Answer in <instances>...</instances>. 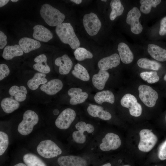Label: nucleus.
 Instances as JSON below:
<instances>
[{"label": "nucleus", "instance_id": "52", "mask_svg": "<svg viewBox=\"0 0 166 166\" xmlns=\"http://www.w3.org/2000/svg\"><path fill=\"white\" fill-rule=\"evenodd\" d=\"M165 119H166V117H165Z\"/></svg>", "mask_w": 166, "mask_h": 166}, {"label": "nucleus", "instance_id": "13", "mask_svg": "<svg viewBox=\"0 0 166 166\" xmlns=\"http://www.w3.org/2000/svg\"><path fill=\"white\" fill-rule=\"evenodd\" d=\"M120 63L119 55L115 53L101 59L98 61L97 65L100 69L106 71L117 66Z\"/></svg>", "mask_w": 166, "mask_h": 166}, {"label": "nucleus", "instance_id": "46", "mask_svg": "<svg viewBox=\"0 0 166 166\" xmlns=\"http://www.w3.org/2000/svg\"><path fill=\"white\" fill-rule=\"evenodd\" d=\"M14 166H27L25 164L20 163L17 164H15V165H14Z\"/></svg>", "mask_w": 166, "mask_h": 166}, {"label": "nucleus", "instance_id": "3", "mask_svg": "<svg viewBox=\"0 0 166 166\" xmlns=\"http://www.w3.org/2000/svg\"><path fill=\"white\" fill-rule=\"evenodd\" d=\"M38 121L39 117L36 113L32 110H27L24 113L22 120L18 126V131L22 135H28Z\"/></svg>", "mask_w": 166, "mask_h": 166}, {"label": "nucleus", "instance_id": "32", "mask_svg": "<svg viewBox=\"0 0 166 166\" xmlns=\"http://www.w3.org/2000/svg\"><path fill=\"white\" fill-rule=\"evenodd\" d=\"M161 2L160 0H140V10L144 14H148L150 12L152 7H156Z\"/></svg>", "mask_w": 166, "mask_h": 166}, {"label": "nucleus", "instance_id": "5", "mask_svg": "<svg viewBox=\"0 0 166 166\" xmlns=\"http://www.w3.org/2000/svg\"><path fill=\"white\" fill-rule=\"evenodd\" d=\"M140 140L138 147L141 151L148 152L151 150L157 142V136L151 130L143 129L139 132Z\"/></svg>", "mask_w": 166, "mask_h": 166}, {"label": "nucleus", "instance_id": "44", "mask_svg": "<svg viewBox=\"0 0 166 166\" xmlns=\"http://www.w3.org/2000/svg\"><path fill=\"white\" fill-rule=\"evenodd\" d=\"M9 1V0H0V7H1L6 5Z\"/></svg>", "mask_w": 166, "mask_h": 166}, {"label": "nucleus", "instance_id": "18", "mask_svg": "<svg viewBox=\"0 0 166 166\" xmlns=\"http://www.w3.org/2000/svg\"><path fill=\"white\" fill-rule=\"evenodd\" d=\"M117 50L121 61L124 63L128 64L132 62L134 58L133 53L128 46L125 43H119Z\"/></svg>", "mask_w": 166, "mask_h": 166}, {"label": "nucleus", "instance_id": "49", "mask_svg": "<svg viewBox=\"0 0 166 166\" xmlns=\"http://www.w3.org/2000/svg\"><path fill=\"white\" fill-rule=\"evenodd\" d=\"M11 2H16L18 1V0H11Z\"/></svg>", "mask_w": 166, "mask_h": 166}, {"label": "nucleus", "instance_id": "31", "mask_svg": "<svg viewBox=\"0 0 166 166\" xmlns=\"http://www.w3.org/2000/svg\"><path fill=\"white\" fill-rule=\"evenodd\" d=\"M72 74L75 77L82 81H88L90 76L86 69L79 63L75 65L74 69L72 71Z\"/></svg>", "mask_w": 166, "mask_h": 166}, {"label": "nucleus", "instance_id": "2", "mask_svg": "<svg viewBox=\"0 0 166 166\" xmlns=\"http://www.w3.org/2000/svg\"><path fill=\"white\" fill-rule=\"evenodd\" d=\"M40 14L46 23L51 26H57L62 23L65 18L59 10L47 3L42 6Z\"/></svg>", "mask_w": 166, "mask_h": 166}, {"label": "nucleus", "instance_id": "6", "mask_svg": "<svg viewBox=\"0 0 166 166\" xmlns=\"http://www.w3.org/2000/svg\"><path fill=\"white\" fill-rule=\"evenodd\" d=\"M139 97L143 103L149 107H152L156 105L158 95L157 92L150 86L144 85L138 87Z\"/></svg>", "mask_w": 166, "mask_h": 166}, {"label": "nucleus", "instance_id": "8", "mask_svg": "<svg viewBox=\"0 0 166 166\" xmlns=\"http://www.w3.org/2000/svg\"><path fill=\"white\" fill-rule=\"evenodd\" d=\"M121 104L122 106L129 109L131 115L138 117L141 115L142 106L134 95L130 93L125 94L121 99Z\"/></svg>", "mask_w": 166, "mask_h": 166}, {"label": "nucleus", "instance_id": "15", "mask_svg": "<svg viewBox=\"0 0 166 166\" xmlns=\"http://www.w3.org/2000/svg\"><path fill=\"white\" fill-rule=\"evenodd\" d=\"M68 94L70 97L69 103L73 105L84 102L88 97V94L82 92V90L79 88H71L68 90Z\"/></svg>", "mask_w": 166, "mask_h": 166}, {"label": "nucleus", "instance_id": "11", "mask_svg": "<svg viewBox=\"0 0 166 166\" xmlns=\"http://www.w3.org/2000/svg\"><path fill=\"white\" fill-rule=\"evenodd\" d=\"M102 141L99 148L103 151L117 149L120 146L121 143L119 136L112 132L107 133L102 139Z\"/></svg>", "mask_w": 166, "mask_h": 166}, {"label": "nucleus", "instance_id": "16", "mask_svg": "<svg viewBox=\"0 0 166 166\" xmlns=\"http://www.w3.org/2000/svg\"><path fill=\"white\" fill-rule=\"evenodd\" d=\"M33 38L35 39L44 42H47L53 37L52 32L44 26L40 25H35L33 27Z\"/></svg>", "mask_w": 166, "mask_h": 166}, {"label": "nucleus", "instance_id": "38", "mask_svg": "<svg viewBox=\"0 0 166 166\" xmlns=\"http://www.w3.org/2000/svg\"><path fill=\"white\" fill-rule=\"evenodd\" d=\"M104 109L103 108L99 105L89 104L87 109L89 114L94 117H97V113L100 110Z\"/></svg>", "mask_w": 166, "mask_h": 166}, {"label": "nucleus", "instance_id": "30", "mask_svg": "<svg viewBox=\"0 0 166 166\" xmlns=\"http://www.w3.org/2000/svg\"><path fill=\"white\" fill-rule=\"evenodd\" d=\"M23 160L27 166H46L39 157L31 153H27L23 157Z\"/></svg>", "mask_w": 166, "mask_h": 166}, {"label": "nucleus", "instance_id": "51", "mask_svg": "<svg viewBox=\"0 0 166 166\" xmlns=\"http://www.w3.org/2000/svg\"><path fill=\"white\" fill-rule=\"evenodd\" d=\"M102 1H103V2H106V1H107V0H101Z\"/></svg>", "mask_w": 166, "mask_h": 166}, {"label": "nucleus", "instance_id": "25", "mask_svg": "<svg viewBox=\"0 0 166 166\" xmlns=\"http://www.w3.org/2000/svg\"><path fill=\"white\" fill-rule=\"evenodd\" d=\"M27 93V89L24 86L14 85L11 87L9 90V94L14 97L15 99L18 102H22L25 100Z\"/></svg>", "mask_w": 166, "mask_h": 166}, {"label": "nucleus", "instance_id": "17", "mask_svg": "<svg viewBox=\"0 0 166 166\" xmlns=\"http://www.w3.org/2000/svg\"><path fill=\"white\" fill-rule=\"evenodd\" d=\"M55 64L59 67V72L61 75L68 74L73 65L72 60L67 54L57 58L55 61Z\"/></svg>", "mask_w": 166, "mask_h": 166}, {"label": "nucleus", "instance_id": "9", "mask_svg": "<svg viewBox=\"0 0 166 166\" xmlns=\"http://www.w3.org/2000/svg\"><path fill=\"white\" fill-rule=\"evenodd\" d=\"M76 114L73 109L68 108L63 110L56 119L55 124L56 127L61 130L68 128L75 120Z\"/></svg>", "mask_w": 166, "mask_h": 166}, {"label": "nucleus", "instance_id": "22", "mask_svg": "<svg viewBox=\"0 0 166 166\" xmlns=\"http://www.w3.org/2000/svg\"><path fill=\"white\" fill-rule=\"evenodd\" d=\"M34 60L36 62L33 66L35 70L44 74L50 72V69L47 64V58L45 55L40 54L37 56Z\"/></svg>", "mask_w": 166, "mask_h": 166}, {"label": "nucleus", "instance_id": "7", "mask_svg": "<svg viewBox=\"0 0 166 166\" xmlns=\"http://www.w3.org/2000/svg\"><path fill=\"white\" fill-rule=\"evenodd\" d=\"M83 24L87 33L90 36L96 35L100 30L101 24L97 16L91 12L84 15Z\"/></svg>", "mask_w": 166, "mask_h": 166}, {"label": "nucleus", "instance_id": "28", "mask_svg": "<svg viewBox=\"0 0 166 166\" xmlns=\"http://www.w3.org/2000/svg\"><path fill=\"white\" fill-rule=\"evenodd\" d=\"M112 10L109 15V18L113 21L118 16L121 15L123 13L124 7L119 0H112L110 3Z\"/></svg>", "mask_w": 166, "mask_h": 166}, {"label": "nucleus", "instance_id": "40", "mask_svg": "<svg viewBox=\"0 0 166 166\" xmlns=\"http://www.w3.org/2000/svg\"><path fill=\"white\" fill-rule=\"evenodd\" d=\"M10 73V70L8 66L3 63L0 65V81L7 77Z\"/></svg>", "mask_w": 166, "mask_h": 166}, {"label": "nucleus", "instance_id": "26", "mask_svg": "<svg viewBox=\"0 0 166 166\" xmlns=\"http://www.w3.org/2000/svg\"><path fill=\"white\" fill-rule=\"evenodd\" d=\"M94 99L97 103L100 105L105 102L113 104L115 101V97L111 91L104 90L97 93L94 96Z\"/></svg>", "mask_w": 166, "mask_h": 166}, {"label": "nucleus", "instance_id": "35", "mask_svg": "<svg viewBox=\"0 0 166 166\" xmlns=\"http://www.w3.org/2000/svg\"><path fill=\"white\" fill-rule=\"evenodd\" d=\"M9 144V137L5 132H0V155H2L8 148Z\"/></svg>", "mask_w": 166, "mask_h": 166}, {"label": "nucleus", "instance_id": "48", "mask_svg": "<svg viewBox=\"0 0 166 166\" xmlns=\"http://www.w3.org/2000/svg\"><path fill=\"white\" fill-rule=\"evenodd\" d=\"M164 80L166 82V73L164 76Z\"/></svg>", "mask_w": 166, "mask_h": 166}, {"label": "nucleus", "instance_id": "27", "mask_svg": "<svg viewBox=\"0 0 166 166\" xmlns=\"http://www.w3.org/2000/svg\"><path fill=\"white\" fill-rule=\"evenodd\" d=\"M1 106L6 113H10L18 109L19 107V102L11 98L6 97L1 102Z\"/></svg>", "mask_w": 166, "mask_h": 166}, {"label": "nucleus", "instance_id": "33", "mask_svg": "<svg viewBox=\"0 0 166 166\" xmlns=\"http://www.w3.org/2000/svg\"><path fill=\"white\" fill-rule=\"evenodd\" d=\"M74 55L76 59L80 61L86 59L92 58L93 57L92 53L83 47H79L75 49Z\"/></svg>", "mask_w": 166, "mask_h": 166}, {"label": "nucleus", "instance_id": "12", "mask_svg": "<svg viewBox=\"0 0 166 166\" xmlns=\"http://www.w3.org/2000/svg\"><path fill=\"white\" fill-rule=\"evenodd\" d=\"M60 166H86L87 162L84 158L81 157L68 155L62 156L57 160Z\"/></svg>", "mask_w": 166, "mask_h": 166}, {"label": "nucleus", "instance_id": "21", "mask_svg": "<svg viewBox=\"0 0 166 166\" xmlns=\"http://www.w3.org/2000/svg\"><path fill=\"white\" fill-rule=\"evenodd\" d=\"M23 51L28 53L31 51L40 48L41 46L38 41L30 38L24 37L21 38L18 42Z\"/></svg>", "mask_w": 166, "mask_h": 166}, {"label": "nucleus", "instance_id": "36", "mask_svg": "<svg viewBox=\"0 0 166 166\" xmlns=\"http://www.w3.org/2000/svg\"><path fill=\"white\" fill-rule=\"evenodd\" d=\"M75 128L78 130L84 132L85 131L89 133H92L95 130V128L93 125L88 124L83 121L77 122L75 125Z\"/></svg>", "mask_w": 166, "mask_h": 166}, {"label": "nucleus", "instance_id": "45", "mask_svg": "<svg viewBox=\"0 0 166 166\" xmlns=\"http://www.w3.org/2000/svg\"><path fill=\"white\" fill-rule=\"evenodd\" d=\"M70 1L74 2L76 4H80L82 2L81 0H71Z\"/></svg>", "mask_w": 166, "mask_h": 166}, {"label": "nucleus", "instance_id": "19", "mask_svg": "<svg viewBox=\"0 0 166 166\" xmlns=\"http://www.w3.org/2000/svg\"><path fill=\"white\" fill-rule=\"evenodd\" d=\"M109 76V73L107 71L100 69L98 73L94 74L92 77V81L93 86L98 90H102Z\"/></svg>", "mask_w": 166, "mask_h": 166}, {"label": "nucleus", "instance_id": "43", "mask_svg": "<svg viewBox=\"0 0 166 166\" xmlns=\"http://www.w3.org/2000/svg\"><path fill=\"white\" fill-rule=\"evenodd\" d=\"M7 37L2 31H0V49H2L7 43Z\"/></svg>", "mask_w": 166, "mask_h": 166}, {"label": "nucleus", "instance_id": "20", "mask_svg": "<svg viewBox=\"0 0 166 166\" xmlns=\"http://www.w3.org/2000/svg\"><path fill=\"white\" fill-rule=\"evenodd\" d=\"M148 51L150 55L160 61H166V49L154 44L148 45Z\"/></svg>", "mask_w": 166, "mask_h": 166}, {"label": "nucleus", "instance_id": "23", "mask_svg": "<svg viewBox=\"0 0 166 166\" xmlns=\"http://www.w3.org/2000/svg\"><path fill=\"white\" fill-rule=\"evenodd\" d=\"M23 51L18 45H8L4 49L2 56L5 59L10 60L15 57L23 55Z\"/></svg>", "mask_w": 166, "mask_h": 166}, {"label": "nucleus", "instance_id": "42", "mask_svg": "<svg viewBox=\"0 0 166 166\" xmlns=\"http://www.w3.org/2000/svg\"><path fill=\"white\" fill-rule=\"evenodd\" d=\"M159 34L161 36H163L166 34V16L161 20Z\"/></svg>", "mask_w": 166, "mask_h": 166}, {"label": "nucleus", "instance_id": "1", "mask_svg": "<svg viewBox=\"0 0 166 166\" xmlns=\"http://www.w3.org/2000/svg\"><path fill=\"white\" fill-rule=\"evenodd\" d=\"M55 32L61 42L68 44L72 49L79 47L80 41L70 23L64 22L56 26Z\"/></svg>", "mask_w": 166, "mask_h": 166}, {"label": "nucleus", "instance_id": "47", "mask_svg": "<svg viewBox=\"0 0 166 166\" xmlns=\"http://www.w3.org/2000/svg\"><path fill=\"white\" fill-rule=\"evenodd\" d=\"M101 166H111V164L109 163H108L106 164H105Z\"/></svg>", "mask_w": 166, "mask_h": 166}, {"label": "nucleus", "instance_id": "4", "mask_svg": "<svg viewBox=\"0 0 166 166\" xmlns=\"http://www.w3.org/2000/svg\"><path fill=\"white\" fill-rule=\"evenodd\" d=\"M37 151L40 156L47 159L57 157L62 152L61 149L57 144L50 140L41 141L37 146Z\"/></svg>", "mask_w": 166, "mask_h": 166}, {"label": "nucleus", "instance_id": "10", "mask_svg": "<svg viewBox=\"0 0 166 166\" xmlns=\"http://www.w3.org/2000/svg\"><path fill=\"white\" fill-rule=\"evenodd\" d=\"M141 15L140 11L136 7H133L127 14L126 22L130 26L132 32L136 34L140 33L143 30L142 26L139 22Z\"/></svg>", "mask_w": 166, "mask_h": 166}, {"label": "nucleus", "instance_id": "37", "mask_svg": "<svg viewBox=\"0 0 166 166\" xmlns=\"http://www.w3.org/2000/svg\"><path fill=\"white\" fill-rule=\"evenodd\" d=\"M72 136L73 140L78 144H82L86 141V137L83 132L75 131L73 132Z\"/></svg>", "mask_w": 166, "mask_h": 166}, {"label": "nucleus", "instance_id": "34", "mask_svg": "<svg viewBox=\"0 0 166 166\" xmlns=\"http://www.w3.org/2000/svg\"><path fill=\"white\" fill-rule=\"evenodd\" d=\"M140 76L144 80L150 84L156 83L160 79L157 72L155 71L143 72L140 73Z\"/></svg>", "mask_w": 166, "mask_h": 166}, {"label": "nucleus", "instance_id": "29", "mask_svg": "<svg viewBox=\"0 0 166 166\" xmlns=\"http://www.w3.org/2000/svg\"><path fill=\"white\" fill-rule=\"evenodd\" d=\"M137 64L140 68L154 71L158 70L161 67V64L158 62L145 58L139 59L137 61Z\"/></svg>", "mask_w": 166, "mask_h": 166}, {"label": "nucleus", "instance_id": "14", "mask_svg": "<svg viewBox=\"0 0 166 166\" xmlns=\"http://www.w3.org/2000/svg\"><path fill=\"white\" fill-rule=\"evenodd\" d=\"M63 87V84L61 80L54 79L42 85L40 89L46 94L52 95L58 93L62 89Z\"/></svg>", "mask_w": 166, "mask_h": 166}, {"label": "nucleus", "instance_id": "41", "mask_svg": "<svg viewBox=\"0 0 166 166\" xmlns=\"http://www.w3.org/2000/svg\"><path fill=\"white\" fill-rule=\"evenodd\" d=\"M97 116L99 118L105 121L109 120L112 118L111 114L109 112L104 110L103 109L99 111Z\"/></svg>", "mask_w": 166, "mask_h": 166}, {"label": "nucleus", "instance_id": "24", "mask_svg": "<svg viewBox=\"0 0 166 166\" xmlns=\"http://www.w3.org/2000/svg\"><path fill=\"white\" fill-rule=\"evenodd\" d=\"M46 76L45 74L40 72L36 73L33 77L28 81V87L31 90H36L40 85H43L47 82L45 78Z\"/></svg>", "mask_w": 166, "mask_h": 166}, {"label": "nucleus", "instance_id": "50", "mask_svg": "<svg viewBox=\"0 0 166 166\" xmlns=\"http://www.w3.org/2000/svg\"><path fill=\"white\" fill-rule=\"evenodd\" d=\"M122 166H130V165H128V164H127V165H123Z\"/></svg>", "mask_w": 166, "mask_h": 166}, {"label": "nucleus", "instance_id": "39", "mask_svg": "<svg viewBox=\"0 0 166 166\" xmlns=\"http://www.w3.org/2000/svg\"><path fill=\"white\" fill-rule=\"evenodd\" d=\"M158 157L161 160H166V140L160 146L158 151Z\"/></svg>", "mask_w": 166, "mask_h": 166}]
</instances>
